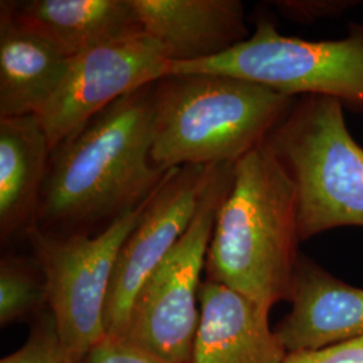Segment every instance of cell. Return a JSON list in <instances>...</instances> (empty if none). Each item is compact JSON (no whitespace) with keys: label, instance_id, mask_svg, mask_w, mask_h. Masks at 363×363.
<instances>
[{"label":"cell","instance_id":"ffe728a7","mask_svg":"<svg viewBox=\"0 0 363 363\" xmlns=\"http://www.w3.org/2000/svg\"><path fill=\"white\" fill-rule=\"evenodd\" d=\"M284 363H363V337L286 355Z\"/></svg>","mask_w":363,"mask_h":363},{"label":"cell","instance_id":"5b68a950","mask_svg":"<svg viewBox=\"0 0 363 363\" xmlns=\"http://www.w3.org/2000/svg\"><path fill=\"white\" fill-rule=\"evenodd\" d=\"M214 73L242 78L289 97L323 96L363 115V25L342 39L286 37L257 22L249 38L216 58L169 64V74Z\"/></svg>","mask_w":363,"mask_h":363},{"label":"cell","instance_id":"4fadbf2b","mask_svg":"<svg viewBox=\"0 0 363 363\" xmlns=\"http://www.w3.org/2000/svg\"><path fill=\"white\" fill-rule=\"evenodd\" d=\"M52 148L37 115L0 117V237H27L38 226Z\"/></svg>","mask_w":363,"mask_h":363},{"label":"cell","instance_id":"9c48e42d","mask_svg":"<svg viewBox=\"0 0 363 363\" xmlns=\"http://www.w3.org/2000/svg\"><path fill=\"white\" fill-rule=\"evenodd\" d=\"M214 167L169 169L147 201L117 256L105 306L106 337L125 335L135 298L187 230Z\"/></svg>","mask_w":363,"mask_h":363},{"label":"cell","instance_id":"9a60e30c","mask_svg":"<svg viewBox=\"0 0 363 363\" xmlns=\"http://www.w3.org/2000/svg\"><path fill=\"white\" fill-rule=\"evenodd\" d=\"M15 18L73 58L108 42L144 31L130 0L13 1Z\"/></svg>","mask_w":363,"mask_h":363},{"label":"cell","instance_id":"7a4b0ae2","mask_svg":"<svg viewBox=\"0 0 363 363\" xmlns=\"http://www.w3.org/2000/svg\"><path fill=\"white\" fill-rule=\"evenodd\" d=\"M300 242L294 184L265 142L234 163L208 244L206 280L271 311L289 301Z\"/></svg>","mask_w":363,"mask_h":363},{"label":"cell","instance_id":"5bb4252c","mask_svg":"<svg viewBox=\"0 0 363 363\" xmlns=\"http://www.w3.org/2000/svg\"><path fill=\"white\" fill-rule=\"evenodd\" d=\"M69 58L0 1V117L37 115L65 77Z\"/></svg>","mask_w":363,"mask_h":363},{"label":"cell","instance_id":"30bf717a","mask_svg":"<svg viewBox=\"0 0 363 363\" xmlns=\"http://www.w3.org/2000/svg\"><path fill=\"white\" fill-rule=\"evenodd\" d=\"M291 311L276 325L288 354L363 337V288L351 286L300 253Z\"/></svg>","mask_w":363,"mask_h":363},{"label":"cell","instance_id":"e0dca14e","mask_svg":"<svg viewBox=\"0 0 363 363\" xmlns=\"http://www.w3.org/2000/svg\"><path fill=\"white\" fill-rule=\"evenodd\" d=\"M0 363H82L72 355L58 337L52 312L39 315L26 342Z\"/></svg>","mask_w":363,"mask_h":363},{"label":"cell","instance_id":"ba28073f","mask_svg":"<svg viewBox=\"0 0 363 363\" xmlns=\"http://www.w3.org/2000/svg\"><path fill=\"white\" fill-rule=\"evenodd\" d=\"M169 67L164 48L145 31L69 58L65 77L38 116L50 148L130 91L166 77Z\"/></svg>","mask_w":363,"mask_h":363},{"label":"cell","instance_id":"6da1fadb","mask_svg":"<svg viewBox=\"0 0 363 363\" xmlns=\"http://www.w3.org/2000/svg\"><path fill=\"white\" fill-rule=\"evenodd\" d=\"M155 84L121 97L52 148L39 230L100 233L155 191L169 172L151 157Z\"/></svg>","mask_w":363,"mask_h":363},{"label":"cell","instance_id":"52a82bcc","mask_svg":"<svg viewBox=\"0 0 363 363\" xmlns=\"http://www.w3.org/2000/svg\"><path fill=\"white\" fill-rule=\"evenodd\" d=\"M147 201L100 233L58 235L37 228L26 237L45 277L58 337L82 363L106 337L105 306L117 256Z\"/></svg>","mask_w":363,"mask_h":363},{"label":"cell","instance_id":"8fae6325","mask_svg":"<svg viewBox=\"0 0 363 363\" xmlns=\"http://www.w3.org/2000/svg\"><path fill=\"white\" fill-rule=\"evenodd\" d=\"M144 31L169 64L216 58L250 35L240 0H130Z\"/></svg>","mask_w":363,"mask_h":363},{"label":"cell","instance_id":"3957f363","mask_svg":"<svg viewBox=\"0 0 363 363\" xmlns=\"http://www.w3.org/2000/svg\"><path fill=\"white\" fill-rule=\"evenodd\" d=\"M295 100L242 78L167 74L155 84L152 162L163 169L234 164L268 140Z\"/></svg>","mask_w":363,"mask_h":363},{"label":"cell","instance_id":"8992f818","mask_svg":"<svg viewBox=\"0 0 363 363\" xmlns=\"http://www.w3.org/2000/svg\"><path fill=\"white\" fill-rule=\"evenodd\" d=\"M234 164L216 166L194 218L150 276L132 306L123 339L172 363H190L199 323L201 274L216 216L228 194Z\"/></svg>","mask_w":363,"mask_h":363},{"label":"cell","instance_id":"ac0fdd59","mask_svg":"<svg viewBox=\"0 0 363 363\" xmlns=\"http://www.w3.org/2000/svg\"><path fill=\"white\" fill-rule=\"evenodd\" d=\"M286 18L298 23H313L319 19L334 18L358 4L352 0H277L273 3Z\"/></svg>","mask_w":363,"mask_h":363},{"label":"cell","instance_id":"2e32d148","mask_svg":"<svg viewBox=\"0 0 363 363\" xmlns=\"http://www.w3.org/2000/svg\"><path fill=\"white\" fill-rule=\"evenodd\" d=\"M49 308L43 273L35 259L4 255L0 261V325H13Z\"/></svg>","mask_w":363,"mask_h":363},{"label":"cell","instance_id":"277c9868","mask_svg":"<svg viewBox=\"0 0 363 363\" xmlns=\"http://www.w3.org/2000/svg\"><path fill=\"white\" fill-rule=\"evenodd\" d=\"M267 143L294 184L300 241L363 228V147L347 130L343 105L298 97Z\"/></svg>","mask_w":363,"mask_h":363},{"label":"cell","instance_id":"d6986e66","mask_svg":"<svg viewBox=\"0 0 363 363\" xmlns=\"http://www.w3.org/2000/svg\"><path fill=\"white\" fill-rule=\"evenodd\" d=\"M84 363H172L123 337H105Z\"/></svg>","mask_w":363,"mask_h":363},{"label":"cell","instance_id":"7c38bea8","mask_svg":"<svg viewBox=\"0 0 363 363\" xmlns=\"http://www.w3.org/2000/svg\"><path fill=\"white\" fill-rule=\"evenodd\" d=\"M269 311L229 286L202 281L190 363H284Z\"/></svg>","mask_w":363,"mask_h":363}]
</instances>
